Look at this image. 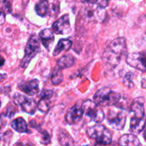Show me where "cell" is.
<instances>
[{
    "mask_svg": "<svg viewBox=\"0 0 146 146\" xmlns=\"http://www.w3.org/2000/svg\"><path fill=\"white\" fill-rule=\"evenodd\" d=\"M127 51L126 41L123 37H118L111 41L102 54V60L108 67L115 68Z\"/></svg>",
    "mask_w": 146,
    "mask_h": 146,
    "instance_id": "obj_1",
    "label": "cell"
},
{
    "mask_svg": "<svg viewBox=\"0 0 146 146\" xmlns=\"http://www.w3.org/2000/svg\"><path fill=\"white\" fill-rule=\"evenodd\" d=\"M121 95L108 87L101 88L95 93L94 101L101 106L108 107L116 106L120 102Z\"/></svg>",
    "mask_w": 146,
    "mask_h": 146,
    "instance_id": "obj_2",
    "label": "cell"
},
{
    "mask_svg": "<svg viewBox=\"0 0 146 146\" xmlns=\"http://www.w3.org/2000/svg\"><path fill=\"white\" fill-rule=\"evenodd\" d=\"M86 134L88 138L94 140L98 145H106L112 142V133L101 124H97L87 128Z\"/></svg>",
    "mask_w": 146,
    "mask_h": 146,
    "instance_id": "obj_3",
    "label": "cell"
},
{
    "mask_svg": "<svg viewBox=\"0 0 146 146\" xmlns=\"http://www.w3.org/2000/svg\"><path fill=\"white\" fill-rule=\"evenodd\" d=\"M108 123L113 129L121 131L125 127L126 122V114L125 111L118 106H111L107 115Z\"/></svg>",
    "mask_w": 146,
    "mask_h": 146,
    "instance_id": "obj_4",
    "label": "cell"
},
{
    "mask_svg": "<svg viewBox=\"0 0 146 146\" xmlns=\"http://www.w3.org/2000/svg\"><path fill=\"white\" fill-rule=\"evenodd\" d=\"M84 115L90 118L91 121L96 123H101L105 118V114L101 106L91 100H86L82 104Z\"/></svg>",
    "mask_w": 146,
    "mask_h": 146,
    "instance_id": "obj_5",
    "label": "cell"
},
{
    "mask_svg": "<svg viewBox=\"0 0 146 146\" xmlns=\"http://www.w3.org/2000/svg\"><path fill=\"white\" fill-rule=\"evenodd\" d=\"M40 50V43L38 38L36 35H32L27 41L24 50V56L21 59V68H26L31 60L37 55Z\"/></svg>",
    "mask_w": 146,
    "mask_h": 146,
    "instance_id": "obj_6",
    "label": "cell"
},
{
    "mask_svg": "<svg viewBox=\"0 0 146 146\" xmlns=\"http://www.w3.org/2000/svg\"><path fill=\"white\" fill-rule=\"evenodd\" d=\"M13 100L16 106H19L24 112L31 115L35 113L36 108H38V104L36 103L35 100L28 98L19 93H16L14 94Z\"/></svg>",
    "mask_w": 146,
    "mask_h": 146,
    "instance_id": "obj_7",
    "label": "cell"
},
{
    "mask_svg": "<svg viewBox=\"0 0 146 146\" xmlns=\"http://www.w3.org/2000/svg\"><path fill=\"white\" fill-rule=\"evenodd\" d=\"M125 61L130 66L142 72L146 71V51L129 54Z\"/></svg>",
    "mask_w": 146,
    "mask_h": 146,
    "instance_id": "obj_8",
    "label": "cell"
},
{
    "mask_svg": "<svg viewBox=\"0 0 146 146\" xmlns=\"http://www.w3.org/2000/svg\"><path fill=\"white\" fill-rule=\"evenodd\" d=\"M56 99V94L51 90L46 89L40 94L39 101L38 102V109L43 113L48 111L54 101Z\"/></svg>",
    "mask_w": 146,
    "mask_h": 146,
    "instance_id": "obj_9",
    "label": "cell"
},
{
    "mask_svg": "<svg viewBox=\"0 0 146 146\" xmlns=\"http://www.w3.org/2000/svg\"><path fill=\"white\" fill-rule=\"evenodd\" d=\"M52 29L56 34H67L71 31V24L68 14L58 18L52 25Z\"/></svg>",
    "mask_w": 146,
    "mask_h": 146,
    "instance_id": "obj_10",
    "label": "cell"
},
{
    "mask_svg": "<svg viewBox=\"0 0 146 146\" xmlns=\"http://www.w3.org/2000/svg\"><path fill=\"white\" fill-rule=\"evenodd\" d=\"M84 114L82 105L76 104L67 111L65 116L66 121L70 125L76 124L81 121Z\"/></svg>",
    "mask_w": 146,
    "mask_h": 146,
    "instance_id": "obj_11",
    "label": "cell"
},
{
    "mask_svg": "<svg viewBox=\"0 0 146 146\" xmlns=\"http://www.w3.org/2000/svg\"><path fill=\"white\" fill-rule=\"evenodd\" d=\"M19 89L29 96H34L39 91L38 80L32 79L19 84Z\"/></svg>",
    "mask_w": 146,
    "mask_h": 146,
    "instance_id": "obj_12",
    "label": "cell"
},
{
    "mask_svg": "<svg viewBox=\"0 0 146 146\" xmlns=\"http://www.w3.org/2000/svg\"><path fill=\"white\" fill-rule=\"evenodd\" d=\"M131 111L133 113V118L143 120L145 117L143 100L141 98H135L131 104Z\"/></svg>",
    "mask_w": 146,
    "mask_h": 146,
    "instance_id": "obj_13",
    "label": "cell"
},
{
    "mask_svg": "<svg viewBox=\"0 0 146 146\" xmlns=\"http://www.w3.org/2000/svg\"><path fill=\"white\" fill-rule=\"evenodd\" d=\"M39 38L44 47L49 50L54 41V31L52 29H44L39 33Z\"/></svg>",
    "mask_w": 146,
    "mask_h": 146,
    "instance_id": "obj_14",
    "label": "cell"
},
{
    "mask_svg": "<svg viewBox=\"0 0 146 146\" xmlns=\"http://www.w3.org/2000/svg\"><path fill=\"white\" fill-rule=\"evenodd\" d=\"M118 143L120 145L123 146H137L141 145V143L136 135L133 133L124 134L119 138Z\"/></svg>",
    "mask_w": 146,
    "mask_h": 146,
    "instance_id": "obj_15",
    "label": "cell"
},
{
    "mask_svg": "<svg viewBox=\"0 0 146 146\" xmlns=\"http://www.w3.org/2000/svg\"><path fill=\"white\" fill-rule=\"evenodd\" d=\"M72 41L69 38H61L58 41V44L56 46L54 51H53V55L54 56H58L63 51H68L72 46Z\"/></svg>",
    "mask_w": 146,
    "mask_h": 146,
    "instance_id": "obj_16",
    "label": "cell"
},
{
    "mask_svg": "<svg viewBox=\"0 0 146 146\" xmlns=\"http://www.w3.org/2000/svg\"><path fill=\"white\" fill-rule=\"evenodd\" d=\"M35 11L40 17H44L49 16L50 3L49 0H40L35 6Z\"/></svg>",
    "mask_w": 146,
    "mask_h": 146,
    "instance_id": "obj_17",
    "label": "cell"
},
{
    "mask_svg": "<svg viewBox=\"0 0 146 146\" xmlns=\"http://www.w3.org/2000/svg\"><path fill=\"white\" fill-rule=\"evenodd\" d=\"M11 126L14 131L19 133H29L28 126L25 120L21 117L16 118L11 122Z\"/></svg>",
    "mask_w": 146,
    "mask_h": 146,
    "instance_id": "obj_18",
    "label": "cell"
},
{
    "mask_svg": "<svg viewBox=\"0 0 146 146\" xmlns=\"http://www.w3.org/2000/svg\"><path fill=\"white\" fill-rule=\"evenodd\" d=\"M144 124L145 123L143 122V120H140L131 117V123H130V131L131 133L138 135L142 132V131H143Z\"/></svg>",
    "mask_w": 146,
    "mask_h": 146,
    "instance_id": "obj_19",
    "label": "cell"
},
{
    "mask_svg": "<svg viewBox=\"0 0 146 146\" xmlns=\"http://www.w3.org/2000/svg\"><path fill=\"white\" fill-rule=\"evenodd\" d=\"M75 63V58L71 54H66L63 56L57 61V66L61 69L71 68Z\"/></svg>",
    "mask_w": 146,
    "mask_h": 146,
    "instance_id": "obj_20",
    "label": "cell"
},
{
    "mask_svg": "<svg viewBox=\"0 0 146 146\" xmlns=\"http://www.w3.org/2000/svg\"><path fill=\"white\" fill-rule=\"evenodd\" d=\"M61 68H60L58 66L56 65V66L53 69L52 72L51 74V83L54 84V86L59 85L63 81V78H64V76H63L62 72H61Z\"/></svg>",
    "mask_w": 146,
    "mask_h": 146,
    "instance_id": "obj_21",
    "label": "cell"
},
{
    "mask_svg": "<svg viewBox=\"0 0 146 146\" xmlns=\"http://www.w3.org/2000/svg\"><path fill=\"white\" fill-rule=\"evenodd\" d=\"M58 141L62 145H74V143L69 134L64 129H61L58 133Z\"/></svg>",
    "mask_w": 146,
    "mask_h": 146,
    "instance_id": "obj_22",
    "label": "cell"
},
{
    "mask_svg": "<svg viewBox=\"0 0 146 146\" xmlns=\"http://www.w3.org/2000/svg\"><path fill=\"white\" fill-rule=\"evenodd\" d=\"M50 13L49 17H54L59 13L60 4L58 0H49Z\"/></svg>",
    "mask_w": 146,
    "mask_h": 146,
    "instance_id": "obj_23",
    "label": "cell"
},
{
    "mask_svg": "<svg viewBox=\"0 0 146 146\" xmlns=\"http://www.w3.org/2000/svg\"><path fill=\"white\" fill-rule=\"evenodd\" d=\"M134 74L132 72H128L124 76L123 82L125 86L128 88H133L134 87Z\"/></svg>",
    "mask_w": 146,
    "mask_h": 146,
    "instance_id": "obj_24",
    "label": "cell"
},
{
    "mask_svg": "<svg viewBox=\"0 0 146 146\" xmlns=\"http://www.w3.org/2000/svg\"><path fill=\"white\" fill-rule=\"evenodd\" d=\"M2 9L6 12L10 13L11 11V3L9 0H3L2 1Z\"/></svg>",
    "mask_w": 146,
    "mask_h": 146,
    "instance_id": "obj_25",
    "label": "cell"
},
{
    "mask_svg": "<svg viewBox=\"0 0 146 146\" xmlns=\"http://www.w3.org/2000/svg\"><path fill=\"white\" fill-rule=\"evenodd\" d=\"M44 141H45L44 144H47L49 143V135L46 131L42 133V143Z\"/></svg>",
    "mask_w": 146,
    "mask_h": 146,
    "instance_id": "obj_26",
    "label": "cell"
},
{
    "mask_svg": "<svg viewBox=\"0 0 146 146\" xmlns=\"http://www.w3.org/2000/svg\"><path fill=\"white\" fill-rule=\"evenodd\" d=\"M84 1H86V2L88 3V4H96V3H98L99 0H84Z\"/></svg>",
    "mask_w": 146,
    "mask_h": 146,
    "instance_id": "obj_27",
    "label": "cell"
},
{
    "mask_svg": "<svg viewBox=\"0 0 146 146\" xmlns=\"http://www.w3.org/2000/svg\"><path fill=\"white\" fill-rule=\"evenodd\" d=\"M4 17H5V15H4V11H1V24H4Z\"/></svg>",
    "mask_w": 146,
    "mask_h": 146,
    "instance_id": "obj_28",
    "label": "cell"
},
{
    "mask_svg": "<svg viewBox=\"0 0 146 146\" xmlns=\"http://www.w3.org/2000/svg\"><path fill=\"white\" fill-rule=\"evenodd\" d=\"M143 138L145 139V141H146V121L145 122V124H144V127H143Z\"/></svg>",
    "mask_w": 146,
    "mask_h": 146,
    "instance_id": "obj_29",
    "label": "cell"
},
{
    "mask_svg": "<svg viewBox=\"0 0 146 146\" xmlns=\"http://www.w3.org/2000/svg\"><path fill=\"white\" fill-rule=\"evenodd\" d=\"M108 1H109V0H108Z\"/></svg>",
    "mask_w": 146,
    "mask_h": 146,
    "instance_id": "obj_30",
    "label": "cell"
}]
</instances>
